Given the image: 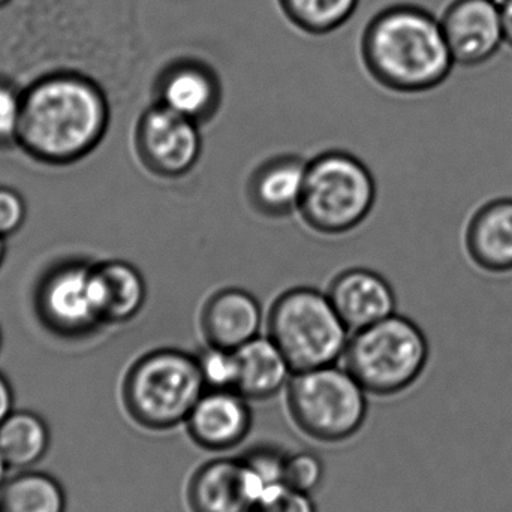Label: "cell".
Masks as SVG:
<instances>
[{
	"label": "cell",
	"mask_w": 512,
	"mask_h": 512,
	"mask_svg": "<svg viewBox=\"0 0 512 512\" xmlns=\"http://www.w3.org/2000/svg\"><path fill=\"white\" fill-rule=\"evenodd\" d=\"M358 53L376 84L403 95L436 89L456 65L441 20L415 3L375 12L361 30Z\"/></svg>",
	"instance_id": "1"
},
{
	"label": "cell",
	"mask_w": 512,
	"mask_h": 512,
	"mask_svg": "<svg viewBox=\"0 0 512 512\" xmlns=\"http://www.w3.org/2000/svg\"><path fill=\"white\" fill-rule=\"evenodd\" d=\"M108 120L110 105L98 83L75 72H54L24 93L18 141L45 161H74L101 141Z\"/></svg>",
	"instance_id": "2"
},
{
	"label": "cell",
	"mask_w": 512,
	"mask_h": 512,
	"mask_svg": "<svg viewBox=\"0 0 512 512\" xmlns=\"http://www.w3.org/2000/svg\"><path fill=\"white\" fill-rule=\"evenodd\" d=\"M204 391L197 357L164 348L149 352L131 367L123 402L138 426L167 432L186 423Z\"/></svg>",
	"instance_id": "3"
},
{
	"label": "cell",
	"mask_w": 512,
	"mask_h": 512,
	"mask_svg": "<svg viewBox=\"0 0 512 512\" xmlns=\"http://www.w3.org/2000/svg\"><path fill=\"white\" fill-rule=\"evenodd\" d=\"M343 367L375 396H396L420 378L429 361V342L406 316L394 315L354 331Z\"/></svg>",
	"instance_id": "4"
},
{
	"label": "cell",
	"mask_w": 512,
	"mask_h": 512,
	"mask_svg": "<svg viewBox=\"0 0 512 512\" xmlns=\"http://www.w3.org/2000/svg\"><path fill=\"white\" fill-rule=\"evenodd\" d=\"M375 201V179L351 153L330 150L307 162L298 213L316 233L340 236L355 230L366 221Z\"/></svg>",
	"instance_id": "5"
},
{
	"label": "cell",
	"mask_w": 512,
	"mask_h": 512,
	"mask_svg": "<svg viewBox=\"0 0 512 512\" xmlns=\"http://www.w3.org/2000/svg\"><path fill=\"white\" fill-rule=\"evenodd\" d=\"M268 337L294 372L333 366L342 360L351 331L327 292L292 288L276 298L268 313Z\"/></svg>",
	"instance_id": "6"
},
{
	"label": "cell",
	"mask_w": 512,
	"mask_h": 512,
	"mask_svg": "<svg viewBox=\"0 0 512 512\" xmlns=\"http://www.w3.org/2000/svg\"><path fill=\"white\" fill-rule=\"evenodd\" d=\"M367 391L337 364L294 372L286 387V405L295 426L318 442L340 444L366 423Z\"/></svg>",
	"instance_id": "7"
},
{
	"label": "cell",
	"mask_w": 512,
	"mask_h": 512,
	"mask_svg": "<svg viewBox=\"0 0 512 512\" xmlns=\"http://www.w3.org/2000/svg\"><path fill=\"white\" fill-rule=\"evenodd\" d=\"M135 137L144 167L162 179L191 173L203 152L200 125L155 102L141 114Z\"/></svg>",
	"instance_id": "8"
},
{
	"label": "cell",
	"mask_w": 512,
	"mask_h": 512,
	"mask_svg": "<svg viewBox=\"0 0 512 512\" xmlns=\"http://www.w3.org/2000/svg\"><path fill=\"white\" fill-rule=\"evenodd\" d=\"M155 104L203 125L221 110V75L206 60L177 56L167 60L153 80Z\"/></svg>",
	"instance_id": "9"
},
{
	"label": "cell",
	"mask_w": 512,
	"mask_h": 512,
	"mask_svg": "<svg viewBox=\"0 0 512 512\" xmlns=\"http://www.w3.org/2000/svg\"><path fill=\"white\" fill-rule=\"evenodd\" d=\"M439 20L456 65H484L505 44L499 0H453Z\"/></svg>",
	"instance_id": "10"
},
{
	"label": "cell",
	"mask_w": 512,
	"mask_h": 512,
	"mask_svg": "<svg viewBox=\"0 0 512 512\" xmlns=\"http://www.w3.org/2000/svg\"><path fill=\"white\" fill-rule=\"evenodd\" d=\"M192 512H254L264 490L242 457L204 463L188 484Z\"/></svg>",
	"instance_id": "11"
},
{
	"label": "cell",
	"mask_w": 512,
	"mask_h": 512,
	"mask_svg": "<svg viewBox=\"0 0 512 512\" xmlns=\"http://www.w3.org/2000/svg\"><path fill=\"white\" fill-rule=\"evenodd\" d=\"M185 424L198 447L222 453L246 441L254 414L249 400L237 391L206 390Z\"/></svg>",
	"instance_id": "12"
},
{
	"label": "cell",
	"mask_w": 512,
	"mask_h": 512,
	"mask_svg": "<svg viewBox=\"0 0 512 512\" xmlns=\"http://www.w3.org/2000/svg\"><path fill=\"white\" fill-rule=\"evenodd\" d=\"M42 310L56 327L87 331L104 321L95 267L68 265L57 270L42 289Z\"/></svg>",
	"instance_id": "13"
},
{
	"label": "cell",
	"mask_w": 512,
	"mask_h": 512,
	"mask_svg": "<svg viewBox=\"0 0 512 512\" xmlns=\"http://www.w3.org/2000/svg\"><path fill=\"white\" fill-rule=\"evenodd\" d=\"M327 295L351 333L396 313L390 283L367 268H351L334 277Z\"/></svg>",
	"instance_id": "14"
},
{
	"label": "cell",
	"mask_w": 512,
	"mask_h": 512,
	"mask_svg": "<svg viewBox=\"0 0 512 512\" xmlns=\"http://www.w3.org/2000/svg\"><path fill=\"white\" fill-rule=\"evenodd\" d=\"M261 322L259 301L242 288L215 292L201 313V328L207 343L233 351L259 336Z\"/></svg>",
	"instance_id": "15"
},
{
	"label": "cell",
	"mask_w": 512,
	"mask_h": 512,
	"mask_svg": "<svg viewBox=\"0 0 512 512\" xmlns=\"http://www.w3.org/2000/svg\"><path fill=\"white\" fill-rule=\"evenodd\" d=\"M307 162L300 156L282 155L259 165L248 183V198L259 215L283 218L300 209L306 183Z\"/></svg>",
	"instance_id": "16"
},
{
	"label": "cell",
	"mask_w": 512,
	"mask_h": 512,
	"mask_svg": "<svg viewBox=\"0 0 512 512\" xmlns=\"http://www.w3.org/2000/svg\"><path fill=\"white\" fill-rule=\"evenodd\" d=\"M466 249L483 270L512 271V198L490 201L477 210L466 231Z\"/></svg>",
	"instance_id": "17"
},
{
	"label": "cell",
	"mask_w": 512,
	"mask_h": 512,
	"mask_svg": "<svg viewBox=\"0 0 512 512\" xmlns=\"http://www.w3.org/2000/svg\"><path fill=\"white\" fill-rule=\"evenodd\" d=\"M236 391L251 400H268L288 387L294 370L270 337L258 336L237 349Z\"/></svg>",
	"instance_id": "18"
},
{
	"label": "cell",
	"mask_w": 512,
	"mask_h": 512,
	"mask_svg": "<svg viewBox=\"0 0 512 512\" xmlns=\"http://www.w3.org/2000/svg\"><path fill=\"white\" fill-rule=\"evenodd\" d=\"M104 321L125 322L143 309L147 286L143 274L123 261L105 262L95 267Z\"/></svg>",
	"instance_id": "19"
},
{
	"label": "cell",
	"mask_w": 512,
	"mask_h": 512,
	"mask_svg": "<svg viewBox=\"0 0 512 512\" xmlns=\"http://www.w3.org/2000/svg\"><path fill=\"white\" fill-rule=\"evenodd\" d=\"M50 445L48 424L35 412L14 409L0 423V454L9 469H32L47 456Z\"/></svg>",
	"instance_id": "20"
},
{
	"label": "cell",
	"mask_w": 512,
	"mask_h": 512,
	"mask_svg": "<svg viewBox=\"0 0 512 512\" xmlns=\"http://www.w3.org/2000/svg\"><path fill=\"white\" fill-rule=\"evenodd\" d=\"M68 498L47 472L17 471L0 487V512H66Z\"/></svg>",
	"instance_id": "21"
},
{
	"label": "cell",
	"mask_w": 512,
	"mask_h": 512,
	"mask_svg": "<svg viewBox=\"0 0 512 512\" xmlns=\"http://www.w3.org/2000/svg\"><path fill=\"white\" fill-rule=\"evenodd\" d=\"M285 20L300 33L327 36L342 29L361 0H276Z\"/></svg>",
	"instance_id": "22"
},
{
	"label": "cell",
	"mask_w": 512,
	"mask_h": 512,
	"mask_svg": "<svg viewBox=\"0 0 512 512\" xmlns=\"http://www.w3.org/2000/svg\"><path fill=\"white\" fill-rule=\"evenodd\" d=\"M206 390L236 391L239 361L236 351L209 345L195 355Z\"/></svg>",
	"instance_id": "23"
},
{
	"label": "cell",
	"mask_w": 512,
	"mask_h": 512,
	"mask_svg": "<svg viewBox=\"0 0 512 512\" xmlns=\"http://www.w3.org/2000/svg\"><path fill=\"white\" fill-rule=\"evenodd\" d=\"M324 474V463L316 454L301 451L286 457L285 486L288 489L312 495L321 486Z\"/></svg>",
	"instance_id": "24"
},
{
	"label": "cell",
	"mask_w": 512,
	"mask_h": 512,
	"mask_svg": "<svg viewBox=\"0 0 512 512\" xmlns=\"http://www.w3.org/2000/svg\"><path fill=\"white\" fill-rule=\"evenodd\" d=\"M23 95L5 78H0V143L18 141Z\"/></svg>",
	"instance_id": "25"
},
{
	"label": "cell",
	"mask_w": 512,
	"mask_h": 512,
	"mask_svg": "<svg viewBox=\"0 0 512 512\" xmlns=\"http://www.w3.org/2000/svg\"><path fill=\"white\" fill-rule=\"evenodd\" d=\"M254 512H318L312 495L282 487L259 502Z\"/></svg>",
	"instance_id": "26"
},
{
	"label": "cell",
	"mask_w": 512,
	"mask_h": 512,
	"mask_svg": "<svg viewBox=\"0 0 512 512\" xmlns=\"http://www.w3.org/2000/svg\"><path fill=\"white\" fill-rule=\"evenodd\" d=\"M26 206L23 198L11 189L0 188V237L14 234L23 225Z\"/></svg>",
	"instance_id": "27"
},
{
	"label": "cell",
	"mask_w": 512,
	"mask_h": 512,
	"mask_svg": "<svg viewBox=\"0 0 512 512\" xmlns=\"http://www.w3.org/2000/svg\"><path fill=\"white\" fill-rule=\"evenodd\" d=\"M14 411V393L8 379L0 373V423Z\"/></svg>",
	"instance_id": "28"
},
{
	"label": "cell",
	"mask_w": 512,
	"mask_h": 512,
	"mask_svg": "<svg viewBox=\"0 0 512 512\" xmlns=\"http://www.w3.org/2000/svg\"><path fill=\"white\" fill-rule=\"evenodd\" d=\"M502 23H504L505 44L512 47V0L501 2Z\"/></svg>",
	"instance_id": "29"
},
{
	"label": "cell",
	"mask_w": 512,
	"mask_h": 512,
	"mask_svg": "<svg viewBox=\"0 0 512 512\" xmlns=\"http://www.w3.org/2000/svg\"><path fill=\"white\" fill-rule=\"evenodd\" d=\"M8 465H6L5 459H3L2 454H0V487L5 483L6 478H8Z\"/></svg>",
	"instance_id": "30"
},
{
	"label": "cell",
	"mask_w": 512,
	"mask_h": 512,
	"mask_svg": "<svg viewBox=\"0 0 512 512\" xmlns=\"http://www.w3.org/2000/svg\"><path fill=\"white\" fill-rule=\"evenodd\" d=\"M3 255H5V245H3V239L0 237V262H2Z\"/></svg>",
	"instance_id": "31"
},
{
	"label": "cell",
	"mask_w": 512,
	"mask_h": 512,
	"mask_svg": "<svg viewBox=\"0 0 512 512\" xmlns=\"http://www.w3.org/2000/svg\"><path fill=\"white\" fill-rule=\"evenodd\" d=\"M8 2L9 0H0V8H2V6H5Z\"/></svg>",
	"instance_id": "32"
},
{
	"label": "cell",
	"mask_w": 512,
	"mask_h": 512,
	"mask_svg": "<svg viewBox=\"0 0 512 512\" xmlns=\"http://www.w3.org/2000/svg\"><path fill=\"white\" fill-rule=\"evenodd\" d=\"M499 2H504V0H499Z\"/></svg>",
	"instance_id": "33"
}]
</instances>
